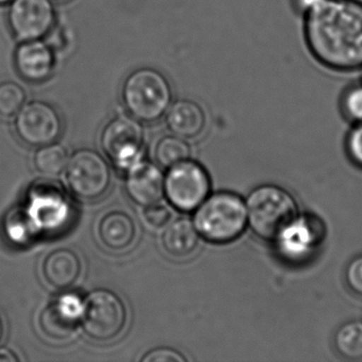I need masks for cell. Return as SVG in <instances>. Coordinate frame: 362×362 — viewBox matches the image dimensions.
Listing matches in <instances>:
<instances>
[{"mask_svg": "<svg viewBox=\"0 0 362 362\" xmlns=\"http://www.w3.org/2000/svg\"><path fill=\"white\" fill-rule=\"evenodd\" d=\"M304 16V35L313 58L332 71L362 69V1L320 0Z\"/></svg>", "mask_w": 362, "mask_h": 362, "instance_id": "cell-1", "label": "cell"}, {"mask_svg": "<svg viewBox=\"0 0 362 362\" xmlns=\"http://www.w3.org/2000/svg\"><path fill=\"white\" fill-rule=\"evenodd\" d=\"M122 101L129 115L139 122L151 124L166 115L173 101V86L158 69L139 67L124 79Z\"/></svg>", "mask_w": 362, "mask_h": 362, "instance_id": "cell-2", "label": "cell"}, {"mask_svg": "<svg viewBox=\"0 0 362 362\" xmlns=\"http://www.w3.org/2000/svg\"><path fill=\"white\" fill-rule=\"evenodd\" d=\"M194 224L205 240L230 243L240 236L247 224L245 201L233 192L211 194L196 209Z\"/></svg>", "mask_w": 362, "mask_h": 362, "instance_id": "cell-3", "label": "cell"}, {"mask_svg": "<svg viewBox=\"0 0 362 362\" xmlns=\"http://www.w3.org/2000/svg\"><path fill=\"white\" fill-rule=\"evenodd\" d=\"M247 224L264 240L274 241L279 233L298 216L293 197L276 185H262L245 200Z\"/></svg>", "mask_w": 362, "mask_h": 362, "instance_id": "cell-4", "label": "cell"}, {"mask_svg": "<svg viewBox=\"0 0 362 362\" xmlns=\"http://www.w3.org/2000/svg\"><path fill=\"white\" fill-rule=\"evenodd\" d=\"M81 322L84 332L94 340H113L126 326V306L113 291L95 290L84 300Z\"/></svg>", "mask_w": 362, "mask_h": 362, "instance_id": "cell-5", "label": "cell"}, {"mask_svg": "<svg viewBox=\"0 0 362 362\" xmlns=\"http://www.w3.org/2000/svg\"><path fill=\"white\" fill-rule=\"evenodd\" d=\"M211 181L206 170L194 160H186L169 168L164 194L168 202L181 211H196L209 197Z\"/></svg>", "mask_w": 362, "mask_h": 362, "instance_id": "cell-6", "label": "cell"}, {"mask_svg": "<svg viewBox=\"0 0 362 362\" xmlns=\"http://www.w3.org/2000/svg\"><path fill=\"white\" fill-rule=\"evenodd\" d=\"M65 177L69 189L78 199L94 201L107 194L111 169L100 154L93 150H79L69 158Z\"/></svg>", "mask_w": 362, "mask_h": 362, "instance_id": "cell-7", "label": "cell"}, {"mask_svg": "<svg viewBox=\"0 0 362 362\" xmlns=\"http://www.w3.org/2000/svg\"><path fill=\"white\" fill-rule=\"evenodd\" d=\"M27 215L40 233H58L71 221V205L58 184L40 182L28 194Z\"/></svg>", "mask_w": 362, "mask_h": 362, "instance_id": "cell-8", "label": "cell"}, {"mask_svg": "<svg viewBox=\"0 0 362 362\" xmlns=\"http://www.w3.org/2000/svg\"><path fill=\"white\" fill-rule=\"evenodd\" d=\"M101 145L114 165L127 171L143 158L144 130L141 122L131 115H119L107 122Z\"/></svg>", "mask_w": 362, "mask_h": 362, "instance_id": "cell-9", "label": "cell"}, {"mask_svg": "<svg viewBox=\"0 0 362 362\" xmlns=\"http://www.w3.org/2000/svg\"><path fill=\"white\" fill-rule=\"evenodd\" d=\"M18 139L31 147L54 143L62 134L63 119L56 107L44 100L25 103L14 120Z\"/></svg>", "mask_w": 362, "mask_h": 362, "instance_id": "cell-10", "label": "cell"}, {"mask_svg": "<svg viewBox=\"0 0 362 362\" xmlns=\"http://www.w3.org/2000/svg\"><path fill=\"white\" fill-rule=\"evenodd\" d=\"M54 0H12L8 24L12 35L20 41L43 40L56 26Z\"/></svg>", "mask_w": 362, "mask_h": 362, "instance_id": "cell-11", "label": "cell"}, {"mask_svg": "<svg viewBox=\"0 0 362 362\" xmlns=\"http://www.w3.org/2000/svg\"><path fill=\"white\" fill-rule=\"evenodd\" d=\"M323 237V226L317 217L298 215L275 238L277 251L289 262H303L313 255Z\"/></svg>", "mask_w": 362, "mask_h": 362, "instance_id": "cell-12", "label": "cell"}, {"mask_svg": "<svg viewBox=\"0 0 362 362\" xmlns=\"http://www.w3.org/2000/svg\"><path fill=\"white\" fill-rule=\"evenodd\" d=\"M14 63L25 81L44 83L52 78L56 69L54 47L43 40L22 42L14 54Z\"/></svg>", "mask_w": 362, "mask_h": 362, "instance_id": "cell-13", "label": "cell"}, {"mask_svg": "<svg viewBox=\"0 0 362 362\" xmlns=\"http://www.w3.org/2000/svg\"><path fill=\"white\" fill-rule=\"evenodd\" d=\"M164 183L162 171L151 163L141 160L127 170V194L139 206L160 202L164 196Z\"/></svg>", "mask_w": 362, "mask_h": 362, "instance_id": "cell-14", "label": "cell"}, {"mask_svg": "<svg viewBox=\"0 0 362 362\" xmlns=\"http://www.w3.org/2000/svg\"><path fill=\"white\" fill-rule=\"evenodd\" d=\"M83 309L84 300L78 294H64L42 313V329L49 338H67L81 321Z\"/></svg>", "mask_w": 362, "mask_h": 362, "instance_id": "cell-15", "label": "cell"}, {"mask_svg": "<svg viewBox=\"0 0 362 362\" xmlns=\"http://www.w3.org/2000/svg\"><path fill=\"white\" fill-rule=\"evenodd\" d=\"M166 124L173 135L184 139H196L206 126L204 110L192 99L173 101L166 113Z\"/></svg>", "mask_w": 362, "mask_h": 362, "instance_id": "cell-16", "label": "cell"}, {"mask_svg": "<svg viewBox=\"0 0 362 362\" xmlns=\"http://www.w3.org/2000/svg\"><path fill=\"white\" fill-rule=\"evenodd\" d=\"M43 273L46 281L59 290L73 286L81 273V262L75 252L58 249L44 260Z\"/></svg>", "mask_w": 362, "mask_h": 362, "instance_id": "cell-17", "label": "cell"}, {"mask_svg": "<svg viewBox=\"0 0 362 362\" xmlns=\"http://www.w3.org/2000/svg\"><path fill=\"white\" fill-rule=\"evenodd\" d=\"M136 236V226L128 214L115 211L105 214L98 226V237L111 251H124L132 245Z\"/></svg>", "mask_w": 362, "mask_h": 362, "instance_id": "cell-18", "label": "cell"}, {"mask_svg": "<svg viewBox=\"0 0 362 362\" xmlns=\"http://www.w3.org/2000/svg\"><path fill=\"white\" fill-rule=\"evenodd\" d=\"M199 233L194 222L188 219H177L165 230L162 245L165 251L173 257H186L194 253L198 247Z\"/></svg>", "mask_w": 362, "mask_h": 362, "instance_id": "cell-19", "label": "cell"}, {"mask_svg": "<svg viewBox=\"0 0 362 362\" xmlns=\"http://www.w3.org/2000/svg\"><path fill=\"white\" fill-rule=\"evenodd\" d=\"M337 353L347 360L362 359V322L349 321L341 325L334 334Z\"/></svg>", "mask_w": 362, "mask_h": 362, "instance_id": "cell-20", "label": "cell"}, {"mask_svg": "<svg viewBox=\"0 0 362 362\" xmlns=\"http://www.w3.org/2000/svg\"><path fill=\"white\" fill-rule=\"evenodd\" d=\"M190 147L187 141L177 135L163 137L156 147V158L160 166L170 168L188 160Z\"/></svg>", "mask_w": 362, "mask_h": 362, "instance_id": "cell-21", "label": "cell"}, {"mask_svg": "<svg viewBox=\"0 0 362 362\" xmlns=\"http://www.w3.org/2000/svg\"><path fill=\"white\" fill-rule=\"evenodd\" d=\"M69 152L59 144L40 147L35 153V165L37 170L45 175H58L66 169L69 164Z\"/></svg>", "mask_w": 362, "mask_h": 362, "instance_id": "cell-22", "label": "cell"}, {"mask_svg": "<svg viewBox=\"0 0 362 362\" xmlns=\"http://www.w3.org/2000/svg\"><path fill=\"white\" fill-rule=\"evenodd\" d=\"M5 226L8 238L16 245L29 243L35 235L39 234L25 209L11 211Z\"/></svg>", "mask_w": 362, "mask_h": 362, "instance_id": "cell-23", "label": "cell"}, {"mask_svg": "<svg viewBox=\"0 0 362 362\" xmlns=\"http://www.w3.org/2000/svg\"><path fill=\"white\" fill-rule=\"evenodd\" d=\"M27 100V93L18 82H0V116L12 117L24 107Z\"/></svg>", "mask_w": 362, "mask_h": 362, "instance_id": "cell-24", "label": "cell"}, {"mask_svg": "<svg viewBox=\"0 0 362 362\" xmlns=\"http://www.w3.org/2000/svg\"><path fill=\"white\" fill-rule=\"evenodd\" d=\"M343 113L354 124H362V83L345 90L341 99Z\"/></svg>", "mask_w": 362, "mask_h": 362, "instance_id": "cell-25", "label": "cell"}, {"mask_svg": "<svg viewBox=\"0 0 362 362\" xmlns=\"http://www.w3.org/2000/svg\"><path fill=\"white\" fill-rule=\"evenodd\" d=\"M345 281L351 292L362 296V255L353 258L347 264Z\"/></svg>", "mask_w": 362, "mask_h": 362, "instance_id": "cell-26", "label": "cell"}, {"mask_svg": "<svg viewBox=\"0 0 362 362\" xmlns=\"http://www.w3.org/2000/svg\"><path fill=\"white\" fill-rule=\"evenodd\" d=\"M144 218L149 226L160 228L168 223L171 214L166 206L156 203V204L146 207L145 211H144Z\"/></svg>", "mask_w": 362, "mask_h": 362, "instance_id": "cell-27", "label": "cell"}, {"mask_svg": "<svg viewBox=\"0 0 362 362\" xmlns=\"http://www.w3.org/2000/svg\"><path fill=\"white\" fill-rule=\"evenodd\" d=\"M347 151L351 160L362 167V124H356L347 136Z\"/></svg>", "mask_w": 362, "mask_h": 362, "instance_id": "cell-28", "label": "cell"}, {"mask_svg": "<svg viewBox=\"0 0 362 362\" xmlns=\"http://www.w3.org/2000/svg\"><path fill=\"white\" fill-rule=\"evenodd\" d=\"M143 362H185L186 358L179 351L175 349H156L149 351L141 358Z\"/></svg>", "mask_w": 362, "mask_h": 362, "instance_id": "cell-29", "label": "cell"}, {"mask_svg": "<svg viewBox=\"0 0 362 362\" xmlns=\"http://www.w3.org/2000/svg\"><path fill=\"white\" fill-rule=\"evenodd\" d=\"M320 0H294L296 9L300 12V14H304L305 12L308 11L309 9L317 5Z\"/></svg>", "mask_w": 362, "mask_h": 362, "instance_id": "cell-30", "label": "cell"}, {"mask_svg": "<svg viewBox=\"0 0 362 362\" xmlns=\"http://www.w3.org/2000/svg\"><path fill=\"white\" fill-rule=\"evenodd\" d=\"M18 358L8 349H0V361H16Z\"/></svg>", "mask_w": 362, "mask_h": 362, "instance_id": "cell-31", "label": "cell"}, {"mask_svg": "<svg viewBox=\"0 0 362 362\" xmlns=\"http://www.w3.org/2000/svg\"><path fill=\"white\" fill-rule=\"evenodd\" d=\"M4 332H5V328H4V322L3 319H1V317H0V341H1V339H3Z\"/></svg>", "mask_w": 362, "mask_h": 362, "instance_id": "cell-32", "label": "cell"}, {"mask_svg": "<svg viewBox=\"0 0 362 362\" xmlns=\"http://www.w3.org/2000/svg\"><path fill=\"white\" fill-rule=\"evenodd\" d=\"M11 1L12 0H0V7H1V6L10 5Z\"/></svg>", "mask_w": 362, "mask_h": 362, "instance_id": "cell-33", "label": "cell"}, {"mask_svg": "<svg viewBox=\"0 0 362 362\" xmlns=\"http://www.w3.org/2000/svg\"><path fill=\"white\" fill-rule=\"evenodd\" d=\"M54 1H65V0H54Z\"/></svg>", "mask_w": 362, "mask_h": 362, "instance_id": "cell-34", "label": "cell"}, {"mask_svg": "<svg viewBox=\"0 0 362 362\" xmlns=\"http://www.w3.org/2000/svg\"></svg>", "mask_w": 362, "mask_h": 362, "instance_id": "cell-35", "label": "cell"}]
</instances>
